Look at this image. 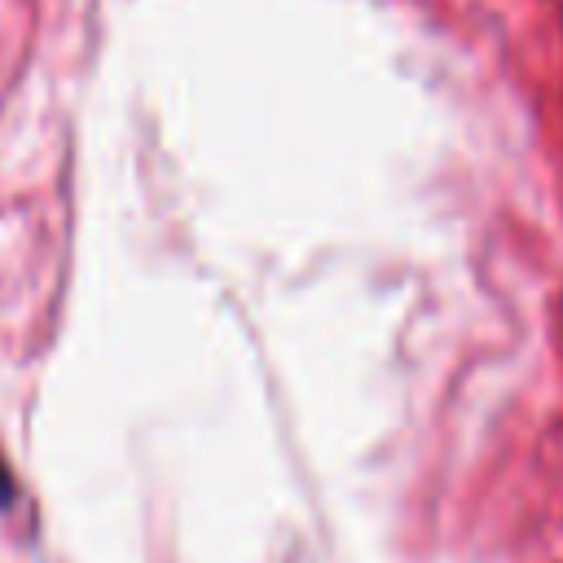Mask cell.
Returning a JSON list of instances; mask_svg holds the SVG:
<instances>
[{
    "instance_id": "6da1fadb",
    "label": "cell",
    "mask_w": 563,
    "mask_h": 563,
    "mask_svg": "<svg viewBox=\"0 0 563 563\" xmlns=\"http://www.w3.org/2000/svg\"><path fill=\"white\" fill-rule=\"evenodd\" d=\"M13 497H18V484H13V475H9V466H4V457H0V510H9Z\"/></svg>"
}]
</instances>
